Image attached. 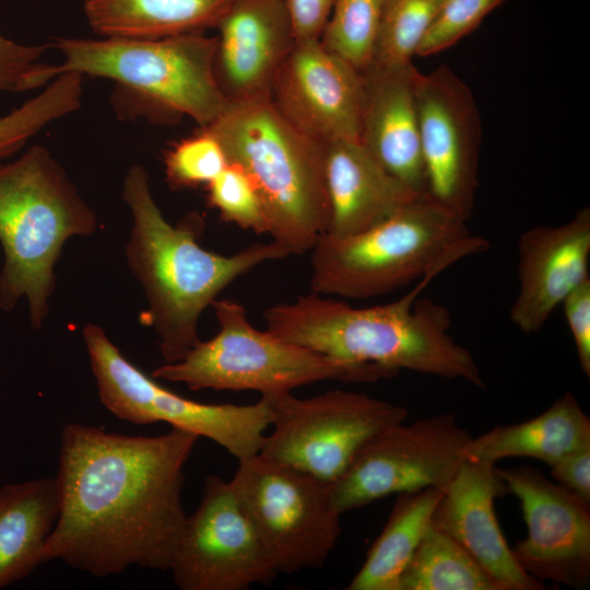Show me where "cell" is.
<instances>
[{
	"instance_id": "1",
	"label": "cell",
	"mask_w": 590,
	"mask_h": 590,
	"mask_svg": "<svg viewBox=\"0 0 590 590\" xmlns=\"http://www.w3.org/2000/svg\"><path fill=\"white\" fill-rule=\"evenodd\" d=\"M199 437L172 427L137 436L69 423L61 432L59 514L43 563L95 577L169 570L187 514L185 467Z\"/></svg>"
},
{
	"instance_id": "2",
	"label": "cell",
	"mask_w": 590,
	"mask_h": 590,
	"mask_svg": "<svg viewBox=\"0 0 590 590\" xmlns=\"http://www.w3.org/2000/svg\"><path fill=\"white\" fill-rule=\"evenodd\" d=\"M122 199L132 219L126 261L148 303L140 321L155 332L166 363L181 359L200 341V317L225 287L259 264L290 256L274 240L253 244L231 256L202 248L197 240L203 227L201 216L169 223L141 165L127 170Z\"/></svg>"
},
{
	"instance_id": "3",
	"label": "cell",
	"mask_w": 590,
	"mask_h": 590,
	"mask_svg": "<svg viewBox=\"0 0 590 590\" xmlns=\"http://www.w3.org/2000/svg\"><path fill=\"white\" fill-rule=\"evenodd\" d=\"M433 279L424 276L403 297L367 308L310 292L267 308L266 330L334 361L378 368L390 377L406 369L484 388L473 355L448 333L447 309L432 299H417Z\"/></svg>"
},
{
	"instance_id": "4",
	"label": "cell",
	"mask_w": 590,
	"mask_h": 590,
	"mask_svg": "<svg viewBox=\"0 0 590 590\" xmlns=\"http://www.w3.org/2000/svg\"><path fill=\"white\" fill-rule=\"evenodd\" d=\"M97 226L95 212L46 148L32 145L13 162H0V308L11 311L25 299L30 324L40 329L66 241L92 236Z\"/></svg>"
},
{
	"instance_id": "5",
	"label": "cell",
	"mask_w": 590,
	"mask_h": 590,
	"mask_svg": "<svg viewBox=\"0 0 590 590\" xmlns=\"http://www.w3.org/2000/svg\"><path fill=\"white\" fill-rule=\"evenodd\" d=\"M488 249L465 221L417 197L355 235L322 234L310 249V288L321 295L371 298L416 279L437 276L456 261Z\"/></svg>"
},
{
	"instance_id": "6",
	"label": "cell",
	"mask_w": 590,
	"mask_h": 590,
	"mask_svg": "<svg viewBox=\"0 0 590 590\" xmlns=\"http://www.w3.org/2000/svg\"><path fill=\"white\" fill-rule=\"evenodd\" d=\"M228 163L255 184L272 240L302 255L326 233L329 204L323 149L300 133L278 110L271 96L227 103L210 126Z\"/></svg>"
},
{
	"instance_id": "7",
	"label": "cell",
	"mask_w": 590,
	"mask_h": 590,
	"mask_svg": "<svg viewBox=\"0 0 590 590\" xmlns=\"http://www.w3.org/2000/svg\"><path fill=\"white\" fill-rule=\"evenodd\" d=\"M63 72L105 78L140 101L153 117L188 116L200 128L224 111V97L214 73L216 37L203 32L163 38H56Z\"/></svg>"
},
{
	"instance_id": "8",
	"label": "cell",
	"mask_w": 590,
	"mask_h": 590,
	"mask_svg": "<svg viewBox=\"0 0 590 590\" xmlns=\"http://www.w3.org/2000/svg\"><path fill=\"white\" fill-rule=\"evenodd\" d=\"M211 306L219 332L200 340L181 359L156 367L154 378L190 390H252L273 397L320 380L371 382L390 377L381 369L347 365L260 331L235 300L215 299Z\"/></svg>"
},
{
	"instance_id": "9",
	"label": "cell",
	"mask_w": 590,
	"mask_h": 590,
	"mask_svg": "<svg viewBox=\"0 0 590 590\" xmlns=\"http://www.w3.org/2000/svg\"><path fill=\"white\" fill-rule=\"evenodd\" d=\"M82 335L98 398L119 420L142 425L168 423L211 439L237 460L260 452L271 425L268 398L245 405L187 399L131 363L101 326L86 323Z\"/></svg>"
},
{
	"instance_id": "10",
	"label": "cell",
	"mask_w": 590,
	"mask_h": 590,
	"mask_svg": "<svg viewBox=\"0 0 590 590\" xmlns=\"http://www.w3.org/2000/svg\"><path fill=\"white\" fill-rule=\"evenodd\" d=\"M229 483L278 574L324 565L341 535L329 484L260 453L238 460Z\"/></svg>"
},
{
	"instance_id": "11",
	"label": "cell",
	"mask_w": 590,
	"mask_h": 590,
	"mask_svg": "<svg viewBox=\"0 0 590 590\" xmlns=\"http://www.w3.org/2000/svg\"><path fill=\"white\" fill-rule=\"evenodd\" d=\"M266 398L272 432L259 453L329 485L376 436L408 416L403 406L342 389L310 398L291 392Z\"/></svg>"
},
{
	"instance_id": "12",
	"label": "cell",
	"mask_w": 590,
	"mask_h": 590,
	"mask_svg": "<svg viewBox=\"0 0 590 590\" xmlns=\"http://www.w3.org/2000/svg\"><path fill=\"white\" fill-rule=\"evenodd\" d=\"M470 438L452 414L396 424L329 485L331 504L342 515L391 494L446 488L464 460L462 450Z\"/></svg>"
},
{
	"instance_id": "13",
	"label": "cell",
	"mask_w": 590,
	"mask_h": 590,
	"mask_svg": "<svg viewBox=\"0 0 590 590\" xmlns=\"http://www.w3.org/2000/svg\"><path fill=\"white\" fill-rule=\"evenodd\" d=\"M181 590H246L278 575L229 481L210 475L169 567Z\"/></svg>"
},
{
	"instance_id": "14",
	"label": "cell",
	"mask_w": 590,
	"mask_h": 590,
	"mask_svg": "<svg viewBox=\"0 0 590 590\" xmlns=\"http://www.w3.org/2000/svg\"><path fill=\"white\" fill-rule=\"evenodd\" d=\"M428 198L467 222L477 188L481 120L472 92L447 66L415 79Z\"/></svg>"
},
{
	"instance_id": "15",
	"label": "cell",
	"mask_w": 590,
	"mask_h": 590,
	"mask_svg": "<svg viewBox=\"0 0 590 590\" xmlns=\"http://www.w3.org/2000/svg\"><path fill=\"white\" fill-rule=\"evenodd\" d=\"M496 471L508 493L519 499L528 529L527 538L511 548L519 565L539 580L586 588L590 581V505L534 468Z\"/></svg>"
},
{
	"instance_id": "16",
	"label": "cell",
	"mask_w": 590,
	"mask_h": 590,
	"mask_svg": "<svg viewBox=\"0 0 590 590\" xmlns=\"http://www.w3.org/2000/svg\"><path fill=\"white\" fill-rule=\"evenodd\" d=\"M271 99L295 129L320 144L359 141L363 73L319 39L295 42L275 76Z\"/></svg>"
},
{
	"instance_id": "17",
	"label": "cell",
	"mask_w": 590,
	"mask_h": 590,
	"mask_svg": "<svg viewBox=\"0 0 590 590\" xmlns=\"http://www.w3.org/2000/svg\"><path fill=\"white\" fill-rule=\"evenodd\" d=\"M507 493L495 465L464 458L432 522L458 542L500 590L543 589L542 582L519 565L500 530L494 500Z\"/></svg>"
},
{
	"instance_id": "18",
	"label": "cell",
	"mask_w": 590,
	"mask_h": 590,
	"mask_svg": "<svg viewBox=\"0 0 590 590\" xmlns=\"http://www.w3.org/2000/svg\"><path fill=\"white\" fill-rule=\"evenodd\" d=\"M215 28L214 73L227 103L271 96L295 36L282 0H235Z\"/></svg>"
},
{
	"instance_id": "19",
	"label": "cell",
	"mask_w": 590,
	"mask_h": 590,
	"mask_svg": "<svg viewBox=\"0 0 590 590\" xmlns=\"http://www.w3.org/2000/svg\"><path fill=\"white\" fill-rule=\"evenodd\" d=\"M590 209L556 226L527 229L518 241V294L510 319L524 333L538 332L557 306L589 278Z\"/></svg>"
},
{
	"instance_id": "20",
	"label": "cell",
	"mask_w": 590,
	"mask_h": 590,
	"mask_svg": "<svg viewBox=\"0 0 590 590\" xmlns=\"http://www.w3.org/2000/svg\"><path fill=\"white\" fill-rule=\"evenodd\" d=\"M413 63L370 66L364 76L359 142L416 197L428 198L415 103Z\"/></svg>"
},
{
	"instance_id": "21",
	"label": "cell",
	"mask_w": 590,
	"mask_h": 590,
	"mask_svg": "<svg viewBox=\"0 0 590 590\" xmlns=\"http://www.w3.org/2000/svg\"><path fill=\"white\" fill-rule=\"evenodd\" d=\"M323 175L329 204L324 234L332 237L364 232L417 198L386 172L358 140L324 144Z\"/></svg>"
},
{
	"instance_id": "22",
	"label": "cell",
	"mask_w": 590,
	"mask_h": 590,
	"mask_svg": "<svg viewBox=\"0 0 590 590\" xmlns=\"http://www.w3.org/2000/svg\"><path fill=\"white\" fill-rule=\"evenodd\" d=\"M587 445H590V418L576 397L567 391L531 420L499 425L471 437L462 455L492 465L510 457L534 458L552 465Z\"/></svg>"
},
{
	"instance_id": "23",
	"label": "cell",
	"mask_w": 590,
	"mask_h": 590,
	"mask_svg": "<svg viewBox=\"0 0 590 590\" xmlns=\"http://www.w3.org/2000/svg\"><path fill=\"white\" fill-rule=\"evenodd\" d=\"M59 514L56 477L0 488V589L43 564V550Z\"/></svg>"
},
{
	"instance_id": "24",
	"label": "cell",
	"mask_w": 590,
	"mask_h": 590,
	"mask_svg": "<svg viewBox=\"0 0 590 590\" xmlns=\"http://www.w3.org/2000/svg\"><path fill=\"white\" fill-rule=\"evenodd\" d=\"M235 0H84L101 37L163 38L215 27Z\"/></svg>"
},
{
	"instance_id": "25",
	"label": "cell",
	"mask_w": 590,
	"mask_h": 590,
	"mask_svg": "<svg viewBox=\"0 0 590 590\" xmlns=\"http://www.w3.org/2000/svg\"><path fill=\"white\" fill-rule=\"evenodd\" d=\"M442 487L398 494L389 518L347 590H398L400 576L428 529Z\"/></svg>"
},
{
	"instance_id": "26",
	"label": "cell",
	"mask_w": 590,
	"mask_h": 590,
	"mask_svg": "<svg viewBox=\"0 0 590 590\" xmlns=\"http://www.w3.org/2000/svg\"><path fill=\"white\" fill-rule=\"evenodd\" d=\"M398 590H500L484 568L430 522L403 569Z\"/></svg>"
},
{
	"instance_id": "27",
	"label": "cell",
	"mask_w": 590,
	"mask_h": 590,
	"mask_svg": "<svg viewBox=\"0 0 590 590\" xmlns=\"http://www.w3.org/2000/svg\"><path fill=\"white\" fill-rule=\"evenodd\" d=\"M83 78L76 72H63L36 96L0 117V162L21 150L49 123L78 110Z\"/></svg>"
},
{
	"instance_id": "28",
	"label": "cell",
	"mask_w": 590,
	"mask_h": 590,
	"mask_svg": "<svg viewBox=\"0 0 590 590\" xmlns=\"http://www.w3.org/2000/svg\"><path fill=\"white\" fill-rule=\"evenodd\" d=\"M446 1L382 0L370 66L390 68L411 64Z\"/></svg>"
},
{
	"instance_id": "29",
	"label": "cell",
	"mask_w": 590,
	"mask_h": 590,
	"mask_svg": "<svg viewBox=\"0 0 590 590\" xmlns=\"http://www.w3.org/2000/svg\"><path fill=\"white\" fill-rule=\"evenodd\" d=\"M382 0H335L321 45L362 73L373 61Z\"/></svg>"
},
{
	"instance_id": "30",
	"label": "cell",
	"mask_w": 590,
	"mask_h": 590,
	"mask_svg": "<svg viewBox=\"0 0 590 590\" xmlns=\"http://www.w3.org/2000/svg\"><path fill=\"white\" fill-rule=\"evenodd\" d=\"M227 164L220 141L203 128L174 143L164 155L166 179L174 189L206 186Z\"/></svg>"
},
{
	"instance_id": "31",
	"label": "cell",
	"mask_w": 590,
	"mask_h": 590,
	"mask_svg": "<svg viewBox=\"0 0 590 590\" xmlns=\"http://www.w3.org/2000/svg\"><path fill=\"white\" fill-rule=\"evenodd\" d=\"M208 201L223 221L268 234L269 224L258 190L248 174L238 165L228 163L206 185Z\"/></svg>"
},
{
	"instance_id": "32",
	"label": "cell",
	"mask_w": 590,
	"mask_h": 590,
	"mask_svg": "<svg viewBox=\"0 0 590 590\" xmlns=\"http://www.w3.org/2000/svg\"><path fill=\"white\" fill-rule=\"evenodd\" d=\"M506 0H447L424 36L416 55L430 56L448 49L473 32L483 19Z\"/></svg>"
},
{
	"instance_id": "33",
	"label": "cell",
	"mask_w": 590,
	"mask_h": 590,
	"mask_svg": "<svg viewBox=\"0 0 590 590\" xmlns=\"http://www.w3.org/2000/svg\"><path fill=\"white\" fill-rule=\"evenodd\" d=\"M46 45H23L0 33V93H23L46 86L55 64L42 61Z\"/></svg>"
},
{
	"instance_id": "34",
	"label": "cell",
	"mask_w": 590,
	"mask_h": 590,
	"mask_svg": "<svg viewBox=\"0 0 590 590\" xmlns=\"http://www.w3.org/2000/svg\"><path fill=\"white\" fill-rule=\"evenodd\" d=\"M564 315L575 343L583 374L590 376V278L581 282L563 300Z\"/></svg>"
},
{
	"instance_id": "35",
	"label": "cell",
	"mask_w": 590,
	"mask_h": 590,
	"mask_svg": "<svg viewBox=\"0 0 590 590\" xmlns=\"http://www.w3.org/2000/svg\"><path fill=\"white\" fill-rule=\"evenodd\" d=\"M550 467L555 483L590 505V445L565 455Z\"/></svg>"
},
{
	"instance_id": "36",
	"label": "cell",
	"mask_w": 590,
	"mask_h": 590,
	"mask_svg": "<svg viewBox=\"0 0 590 590\" xmlns=\"http://www.w3.org/2000/svg\"><path fill=\"white\" fill-rule=\"evenodd\" d=\"M296 42L319 39L335 0H282Z\"/></svg>"
}]
</instances>
